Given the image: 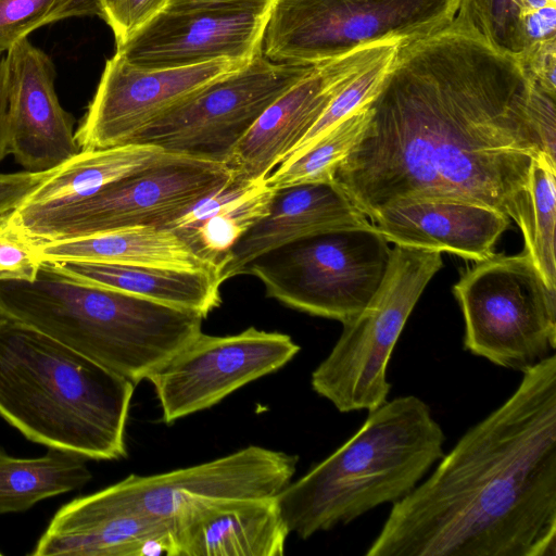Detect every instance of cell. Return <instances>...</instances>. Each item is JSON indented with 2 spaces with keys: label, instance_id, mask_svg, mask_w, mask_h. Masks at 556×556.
<instances>
[{
  "label": "cell",
  "instance_id": "18",
  "mask_svg": "<svg viewBox=\"0 0 556 556\" xmlns=\"http://www.w3.org/2000/svg\"><path fill=\"white\" fill-rule=\"evenodd\" d=\"M371 223L390 243L454 253L482 262L510 219L490 207L453 200H406L379 211Z\"/></svg>",
  "mask_w": 556,
  "mask_h": 556
},
{
  "label": "cell",
  "instance_id": "27",
  "mask_svg": "<svg viewBox=\"0 0 556 556\" xmlns=\"http://www.w3.org/2000/svg\"><path fill=\"white\" fill-rule=\"evenodd\" d=\"M457 23L495 48L518 55L556 37V0H458Z\"/></svg>",
  "mask_w": 556,
  "mask_h": 556
},
{
  "label": "cell",
  "instance_id": "30",
  "mask_svg": "<svg viewBox=\"0 0 556 556\" xmlns=\"http://www.w3.org/2000/svg\"><path fill=\"white\" fill-rule=\"evenodd\" d=\"M399 47L369 65L351 80L331 100L320 117L287 155L282 163L294 160L342 121L358 110L369 105L380 91Z\"/></svg>",
  "mask_w": 556,
  "mask_h": 556
},
{
  "label": "cell",
  "instance_id": "33",
  "mask_svg": "<svg viewBox=\"0 0 556 556\" xmlns=\"http://www.w3.org/2000/svg\"><path fill=\"white\" fill-rule=\"evenodd\" d=\"M41 262L35 244L14 235L0 223V281H31Z\"/></svg>",
  "mask_w": 556,
  "mask_h": 556
},
{
  "label": "cell",
  "instance_id": "39",
  "mask_svg": "<svg viewBox=\"0 0 556 556\" xmlns=\"http://www.w3.org/2000/svg\"><path fill=\"white\" fill-rule=\"evenodd\" d=\"M8 88L4 58L0 59V162L9 153L8 150Z\"/></svg>",
  "mask_w": 556,
  "mask_h": 556
},
{
  "label": "cell",
  "instance_id": "7",
  "mask_svg": "<svg viewBox=\"0 0 556 556\" xmlns=\"http://www.w3.org/2000/svg\"><path fill=\"white\" fill-rule=\"evenodd\" d=\"M441 252L394 244L384 278L368 304L313 370L311 384L339 412L371 410L387 401V368L418 299L441 269Z\"/></svg>",
  "mask_w": 556,
  "mask_h": 556
},
{
  "label": "cell",
  "instance_id": "24",
  "mask_svg": "<svg viewBox=\"0 0 556 556\" xmlns=\"http://www.w3.org/2000/svg\"><path fill=\"white\" fill-rule=\"evenodd\" d=\"M35 247L41 261H87L218 274L166 228H128Z\"/></svg>",
  "mask_w": 556,
  "mask_h": 556
},
{
  "label": "cell",
  "instance_id": "17",
  "mask_svg": "<svg viewBox=\"0 0 556 556\" xmlns=\"http://www.w3.org/2000/svg\"><path fill=\"white\" fill-rule=\"evenodd\" d=\"M8 88V150L29 172H49L80 151L74 118L59 102L51 58L27 38L4 58Z\"/></svg>",
  "mask_w": 556,
  "mask_h": 556
},
{
  "label": "cell",
  "instance_id": "36",
  "mask_svg": "<svg viewBox=\"0 0 556 556\" xmlns=\"http://www.w3.org/2000/svg\"><path fill=\"white\" fill-rule=\"evenodd\" d=\"M532 117L543 152L556 164L555 96L543 91L536 85L532 93Z\"/></svg>",
  "mask_w": 556,
  "mask_h": 556
},
{
  "label": "cell",
  "instance_id": "22",
  "mask_svg": "<svg viewBox=\"0 0 556 556\" xmlns=\"http://www.w3.org/2000/svg\"><path fill=\"white\" fill-rule=\"evenodd\" d=\"M274 193L266 178L254 182L231 179L164 228L220 276L233 247L267 215Z\"/></svg>",
  "mask_w": 556,
  "mask_h": 556
},
{
  "label": "cell",
  "instance_id": "28",
  "mask_svg": "<svg viewBox=\"0 0 556 556\" xmlns=\"http://www.w3.org/2000/svg\"><path fill=\"white\" fill-rule=\"evenodd\" d=\"M369 105L342 121L294 160L279 164L266 177L267 185L276 190L298 185L333 182L338 166L363 132L369 116Z\"/></svg>",
  "mask_w": 556,
  "mask_h": 556
},
{
  "label": "cell",
  "instance_id": "8",
  "mask_svg": "<svg viewBox=\"0 0 556 556\" xmlns=\"http://www.w3.org/2000/svg\"><path fill=\"white\" fill-rule=\"evenodd\" d=\"M391 250L374 224L337 228L270 251L242 275L256 277L267 298L290 308L345 324L377 292Z\"/></svg>",
  "mask_w": 556,
  "mask_h": 556
},
{
  "label": "cell",
  "instance_id": "32",
  "mask_svg": "<svg viewBox=\"0 0 556 556\" xmlns=\"http://www.w3.org/2000/svg\"><path fill=\"white\" fill-rule=\"evenodd\" d=\"M59 0H0V53L50 24Z\"/></svg>",
  "mask_w": 556,
  "mask_h": 556
},
{
  "label": "cell",
  "instance_id": "10",
  "mask_svg": "<svg viewBox=\"0 0 556 556\" xmlns=\"http://www.w3.org/2000/svg\"><path fill=\"white\" fill-rule=\"evenodd\" d=\"M458 0H274L262 55L315 65L357 47L410 42L451 25Z\"/></svg>",
  "mask_w": 556,
  "mask_h": 556
},
{
  "label": "cell",
  "instance_id": "9",
  "mask_svg": "<svg viewBox=\"0 0 556 556\" xmlns=\"http://www.w3.org/2000/svg\"><path fill=\"white\" fill-rule=\"evenodd\" d=\"M453 292L464 315V346L471 354L523 371L555 350L556 290L527 251L478 262Z\"/></svg>",
  "mask_w": 556,
  "mask_h": 556
},
{
  "label": "cell",
  "instance_id": "20",
  "mask_svg": "<svg viewBox=\"0 0 556 556\" xmlns=\"http://www.w3.org/2000/svg\"><path fill=\"white\" fill-rule=\"evenodd\" d=\"M175 556L173 528L162 521L117 513L80 496L62 506L31 556Z\"/></svg>",
  "mask_w": 556,
  "mask_h": 556
},
{
  "label": "cell",
  "instance_id": "2",
  "mask_svg": "<svg viewBox=\"0 0 556 556\" xmlns=\"http://www.w3.org/2000/svg\"><path fill=\"white\" fill-rule=\"evenodd\" d=\"M366 555H556L555 354L393 503Z\"/></svg>",
  "mask_w": 556,
  "mask_h": 556
},
{
  "label": "cell",
  "instance_id": "29",
  "mask_svg": "<svg viewBox=\"0 0 556 556\" xmlns=\"http://www.w3.org/2000/svg\"><path fill=\"white\" fill-rule=\"evenodd\" d=\"M529 192L533 239L528 253L546 285L556 290V164L544 152L536 155L531 163Z\"/></svg>",
  "mask_w": 556,
  "mask_h": 556
},
{
  "label": "cell",
  "instance_id": "4",
  "mask_svg": "<svg viewBox=\"0 0 556 556\" xmlns=\"http://www.w3.org/2000/svg\"><path fill=\"white\" fill-rule=\"evenodd\" d=\"M0 313L134 384L202 332L201 314L92 285L42 261L31 281H0Z\"/></svg>",
  "mask_w": 556,
  "mask_h": 556
},
{
  "label": "cell",
  "instance_id": "38",
  "mask_svg": "<svg viewBox=\"0 0 556 556\" xmlns=\"http://www.w3.org/2000/svg\"><path fill=\"white\" fill-rule=\"evenodd\" d=\"M268 1L271 0H170L169 5L166 10L184 11L217 7H252Z\"/></svg>",
  "mask_w": 556,
  "mask_h": 556
},
{
  "label": "cell",
  "instance_id": "19",
  "mask_svg": "<svg viewBox=\"0 0 556 556\" xmlns=\"http://www.w3.org/2000/svg\"><path fill=\"white\" fill-rule=\"evenodd\" d=\"M372 223L334 182L276 189L269 211L233 247L220 277L242 275L257 257L303 238Z\"/></svg>",
  "mask_w": 556,
  "mask_h": 556
},
{
  "label": "cell",
  "instance_id": "13",
  "mask_svg": "<svg viewBox=\"0 0 556 556\" xmlns=\"http://www.w3.org/2000/svg\"><path fill=\"white\" fill-rule=\"evenodd\" d=\"M300 350L290 336L255 327L230 336L201 332L147 380L155 391L163 421L172 424L277 371Z\"/></svg>",
  "mask_w": 556,
  "mask_h": 556
},
{
  "label": "cell",
  "instance_id": "3",
  "mask_svg": "<svg viewBox=\"0 0 556 556\" xmlns=\"http://www.w3.org/2000/svg\"><path fill=\"white\" fill-rule=\"evenodd\" d=\"M135 384L37 329L0 313V416L28 440L115 460Z\"/></svg>",
  "mask_w": 556,
  "mask_h": 556
},
{
  "label": "cell",
  "instance_id": "35",
  "mask_svg": "<svg viewBox=\"0 0 556 556\" xmlns=\"http://www.w3.org/2000/svg\"><path fill=\"white\" fill-rule=\"evenodd\" d=\"M52 170L0 174V218L23 205Z\"/></svg>",
  "mask_w": 556,
  "mask_h": 556
},
{
  "label": "cell",
  "instance_id": "16",
  "mask_svg": "<svg viewBox=\"0 0 556 556\" xmlns=\"http://www.w3.org/2000/svg\"><path fill=\"white\" fill-rule=\"evenodd\" d=\"M273 3L166 10L115 52L146 68L182 67L220 59L249 63L262 54Z\"/></svg>",
  "mask_w": 556,
  "mask_h": 556
},
{
  "label": "cell",
  "instance_id": "37",
  "mask_svg": "<svg viewBox=\"0 0 556 556\" xmlns=\"http://www.w3.org/2000/svg\"><path fill=\"white\" fill-rule=\"evenodd\" d=\"M99 16V0H59L50 23L68 17Z\"/></svg>",
  "mask_w": 556,
  "mask_h": 556
},
{
  "label": "cell",
  "instance_id": "26",
  "mask_svg": "<svg viewBox=\"0 0 556 556\" xmlns=\"http://www.w3.org/2000/svg\"><path fill=\"white\" fill-rule=\"evenodd\" d=\"M86 459L59 448L18 458L0 447V514L23 513L45 498L83 488L91 479Z\"/></svg>",
  "mask_w": 556,
  "mask_h": 556
},
{
  "label": "cell",
  "instance_id": "25",
  "mask_svg": "<svg viewBox=\"0 0 556 556\" xmlns=\"http://www.w3.org/2000/svg\"><path fill=\"white\" fill-rule=\"evenodd\" d=\"M163 154L155 147L136 143L80 150L54 168L20 207H51L85 199Z\"/></svg>",
  "mask_w": 556,
  "mask_h": 556
},
{
  "label": "cell",
  "instance_id": "34",
  "mask_svg": "<svg viewBox=\"0 0 556 556\" xmlns=\"http://www.w3.org/2000/svg\"><path fill=\"white\" fill-rule=\"evenodd\" d=\"M517 56L536 87L556 96V38L539 41Z\"/></svg>",
  "mask_w": 556,
  "mask_h": 556
},
{
  "label": "cell",
  "instance_id": "5",
  "mask_svg": "<svg viewBox=\"0 0 556 556\" xmlns=\"http://www.w3.org/2000/svg\"><path fill=\"white\" fill-rule=\"evenodd\" d=\"M444 442L421 399L386 401L340 447L276 495L289 532L305 540L402 500L444 455Z\"/></svg>",
  "mask_w": 556,
  "mask_h": 556
},
{
  "label": "cell",
  "instance_id": "6",
  "mask_svg": "<svg viewBox=\"0 0 556 556\" xmlns=\"http://www.w3.org/2000/svg\"><path fill=\"white\" fill-rule=\"evenodd\" d=\"M231 179L224 163L164 152L90 197L51 207H18L0 223L33 244L137 227L164 228Z\"/></svg>",
  "mask_w": 556,
  "mask_h": 556
},
{
  "label": "cell",
  "instance_id": "31",
  "mask_svg": "<svg viewBox=\"0 0 556 556\" xmlns=\"http://www.w3.org/2000/svg\"><path fill=\"white\" fill-rule=\"evenodd\" d=\"M170 0H99V16L113 31L116 49L163 13Z\"/></svg>",
  "mask_w": 556,
  "mask_h": 556
},
{
  "label": "cell",
  "instance_id": "23",
  "mask_svg": "<svg viewBox=\"0 0 556 556\" xmlns=\"http://www.w3.org/2000/svg\"><path fill=\"white\" fill-rule=\"evenodd\" d=\"M53 263L65 273L92 285L195 312L203 317L222 303L219 289L224 281L213 271L87 261Z\"/></svg>",
  "mask_w": 556,
  "mask_h": 556
},
{
  "label": "cell",
  "instance_id": "40",
  "mask_svg": "<svg viewBox=\"0 0 556 556\" xmlns=\"http://www.w3.org/2000/svg\"><path fill=\"white\" fill-rule=\"evenodd\" d=\"M2 555V553L0 552V556Z\"/></svg>",
  "mask_w": 556,
  "mask_h": 556
},
{
  "label": "cell",
  "instance_id": "12",
  "mask_svg": "<svg viewBox=\"0 0 556 556\" xmlns=\"http://www.w3.org/2000/svg\"><path fill=\"white\" fill-rule=\"evenodd\" d=\"M299 457L249 445L194 466L151 476L129 475L86 495L94 505L169 525L200 506L240 498L274 497L287 486Z\"/></svg>",
  "mask_w": 556,
  "mask_h": 556
},
{
  "label": "cell",
  "instance_id": "21",
  "mask_svg": "<svg viewBox=\"0 0 556 556\" xmlns=\"http://www.w3.org/2000/svg\"><path fill=\"white\" fill-rule=\"evenodd\" d=\"M290 534L276 496L210 503L174 525L175 556H281Z\"/></svg>",
  "mask_w": 556,
  "mask_h": 556
},
{
  "label": "cell",
  "instance_id": "41",
  "mask_svg": "<svg viewBox=\"0 0 556 556\" xmlns=\"http://www.w3.org/2000/svg\"><path fill=\"white\" fill-rule=\"evenodd\" d=\"M0 55H1V53H0Z\"/></svg>",
  "mask_w": 556,
  "mask_h": 556
},
{
  "label": "cell",
  "instance_id": "11",
  "mask_svg": "<svg viewBox=\"0 0 556 556\" xmlns=\"http://www.w3.org/2000/svg\"><path fill=\"white\" fill-rule=\"evenodd\" d=\"M313 67L278 64L260 54L177 102L126 143L226 164L263 111Z\"/></svg>",
  "mask_w": 556,
  "mask_h": 556
},
{
  "label": "cell",
  "instance_id": "14",
  "mask_svg": "<svg viewBox=\"0 0 556 556\" xmlns=\"http://www.w3.org/2000/svg\"><path fill=\"white\" fill-rule=\"evenodd\" d=\"M403 42L368 43L315 64L256 118L232 150V180L265 179L320 117L331 100L359 73Z\"/></svg>",
  "mask_w": 556,
  "mask_h": 556
},
{
  "label": "cell",
  "instance_id": "1",
  "mask_svg": "<svg viewBox=\"0 0 556 556\" xmlns=\"http://www.w3.org/2000/svg\"><path fill=\"white\" fill-rule=\"evenodd\" d=\"M535 84L515 54L453 21L402 43L333 182L371 222L406 200L495 210L532 245L530 167L542 150Z\"/></svg>",
  "mask_w": 556,
  "mask_h": 556
},
{
  "label": "cell",
  "instance_id": "15",
  "mask_svg": "<svg viewBox=\"0 0 556 556\" xmlns=\"http://www.w3.org/2000/svg\"><path fill=\"white\" fill-rule=\"evenodd\" d=\"M247 64L220 59L182 67L146 68L115 52L106 61L97 91L75 132L80 150L125 144L180 100Z\"/></svg>",
  "mask_w": 556,
  "mask_h": 556
}]
</instances>
